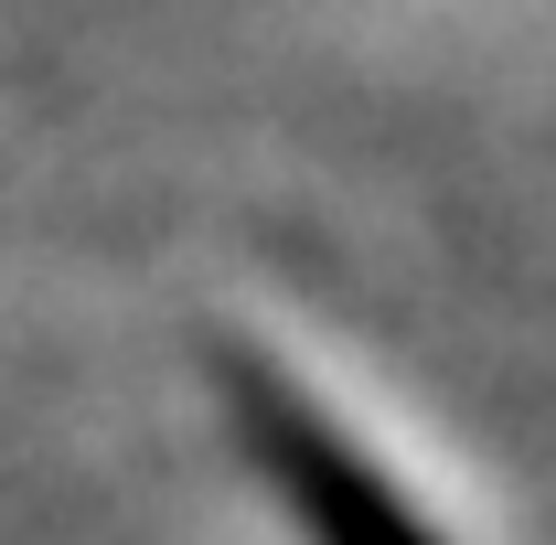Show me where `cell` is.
Wrapping results in <instances>:
<instances>
[{
    "mask_svg": "<svg viewBox=\"0 0 556 545\" xmlns=\"http://www.w3.org/2000/svg\"><path fill=\"white\" fill-rule=\"evenodd\" d=\"M225 407H236V439L257 449V471L278 481L289 524L311 545H439L428 514H417L311 396H289L268 364H225Z\"/></svg>",
    "mask_w": 556,
    "mask_h": 545,
    "instance_id": "obj_1",
    "label": "cell"
}]
</instances>
